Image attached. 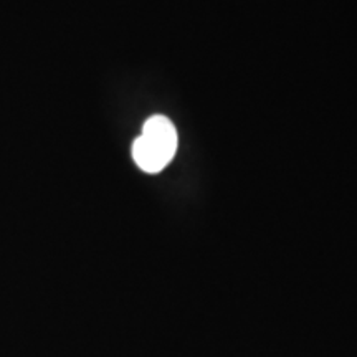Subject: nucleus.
I'll list each match as a JSON object with an SVG mask.
<instances>
[{"label": "nucleus", "instance_id": "1", "mask_svg": "<svg viewBox=\"0 0 357 357\" xmlns=\"http://www.w3.org/2000/svg\"><path fill=\"white\" fill-rule=\"evenodd\" d=\"M178 136L166 116H153L142 126L141 136L132 144V159L141 171L158 174L167 167L177 153Z\"/></svg>", "mask_w": 357, "mask_h": 357}]
</instances>
